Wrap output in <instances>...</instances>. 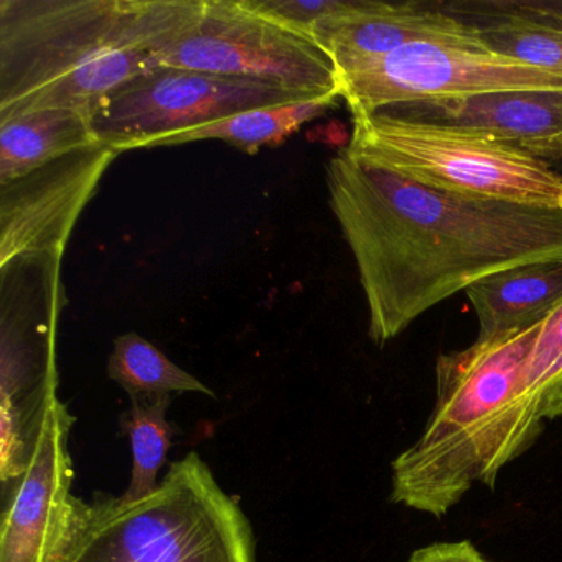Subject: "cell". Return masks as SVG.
I'll list each match as a JSON object with an SVG mask.
<instances>
[{
    "instance_id": "obj_15",
    "label": "cell",
    "mask_w": 562,
    "mask_h": 562,
    "mask_svg": "<svg viewBox=\"0 0 562 562\" xmlns=\"http://www.w3.org/2000/svg\"><path fill=\"white\" fill-rule=\"evenodd\" d=\"M479 340L542 321L562 301V259L532 262L470 285Z\"/></svg>"
},
{
    "instance_id": "obj_14",
    "label": "cell",
    "mask_w": 562,
    "mask_h": 562,
    "mask_svg": "<svg viewBox=\"0 0 562 562\" xmlns=\"http://www.w3.org/2000/svg\"><path fill=\"white\" fill-rule=\"evenodd\" d=\"M452 9L459 19H482L469 24L490 50L562 77V5L485 2Z\"/></svg>"
},
{
    "instance_id": "obj_6",
    "label": "cell",
    "mask_w": 562,
    "mask_h": 562,
    "mask_svg": "<svg viewBox=\"0 0 562 562\" xmlns=\"http://www.w3.org/2000/svg\"><path fill=\"white\" fill-rule=\"evenodd\" d=\"M58 255L0 266V475L18 479L45 413L58 400V317L67 304Z\"/></svg>"
},
{
    "instance_id": "obj_22",
    "label": "cell",
    "mask_w": 562,
    "mask_h": 562,
    "mask_svg": "<svg viewBox=\"0 0 562 562\" xmlns=\"http://www.w3.org/2000/svg\"><path fill=\"white\" fill-rule=\"evenodd\" d=\"M406 562H495L486 559L469 539L432 542L416 549Z\"/></svg>"
},
{
    "instance_id": "obj_12",
    "label": "cell",
    "mask_w": 562,
    "mask_h": 562,
    "mask_svg": "<svg viewBox=\"0 0 562 562\" xmlns=\"http://www.w3.org/2000/svg\"><path fill=\"white\" fill-rule=\"evenodd\" d=\"M400 120L473 131L544 160H562V93L476 94L384 108Z\"/></svg>"
},
{
    "instance_id": "obj_11",
    "label": "cell",
    "mask_w": 562,
    "mask_h": 562,
    "mask_svg": "<svg viewBox=\"0 0 562 562\" xmlns=\"http://www.w3.org/2000/svg\"><path fill=\"white\" fill-rule=\"evenodd\" d=\"M75 417L60 400L45 413L27 467L11 488L2 515L0 562H55L74 513Z\"/></svg>"
},
{
    "instance_id": "obj_3",
    "label": "cell",
    "mask_w": 562,
    "mask_h": 562,
    "mask_svg": "<svg viewBox=\"0 0 562 562\" xmlns=\"http://www.w3.org/2000/svg\"><path fill=\"white\" fill-rule=\"evenodd\" d=\"M542 321L437 358L436 406L391 463V502L442 518L473 486L495 488L503 467L535 443L519 381Z\"/></svg>"
},
{
    "instance_id": "obj_19",
    "label": "cell",
    "mask_w": 562,
    "mask_h": 562,
    "mask_svg": "<svg viewBox=\"0 0 562 562\" xmlns=\"http://www.w3.org/2000/svg\"><path fill=\"white\" fill-rule=\"evenodd\" d=\"M106 370L108 376L134 397L183 393L213 396V391L206 384L177 367L159 348L136 331H127L114 340Z\"/></svg>"
},
{
    "instance_id": "obj_7",
    "label": "cell",
    "mask_w": 562,
    "mask_h": 562,
    "mask_svg": "<svg viewBox=\"0 0 562 562\" xmlns=\"http://www.w3.org/2000/svg\"><path fill=\"white\" fill-rule=\"evenodd\" d=\"M315 98L265 81L159 67L104 100L90 116L91 130L98 143L117 154L153 149L245 111Z\"/></svg>"
},
{
    "instance_id": "obj_5",
    "label": "cell",
    "mask_w": 562,
    "mask_h": 562,
    "mask_svg": "<svg viewBox=\"0 0 562 562\" xmlns=\"http://www.w3.org/2000/svg\"><path fill=\"white\" fill-rule=\"evenodd\" d=\"M351 117L348 147L397 176L442 192L562 209V173L518 147L380 111Z\"/></svg>"
},
{
    "instance_id": "obj_16",
    "label": "cell",
    "mask_w": 562,
    "mask_h": 562,
    "mask_svg": "<svg viewBox=\"0 0 562 562\" xmlns=\"http://www.w3.org/2000/svg\"><path fill=\"white\" fill-rule=\"evenodd\" d=\"M97 143L90 114L83 111L57 108L4 121L0 123V186Z\"/></svg>"
},
{
    "instance_id": "obj_21",
    "label": "cell",
    "mask_w": 562,
    "mask_h": 562,
    "mask_svg": "<svg viewBox=\"0 0 562 562\" xmlns=\"http://www.w3.org/2000/svg\"><path fill=\"white\" fill-rule=\"evenodd\" d=\"M368 0H243V4L285 27L308 35L317 25L360 11Z\"/></svg>"
},
{
    "instance_id": "obj_9",
    "label": "cell",
    "mask_w": 562,
    "mask_h": 562,
    "mask_svg": "<svg viewBox=\"0 0 562 562\" xmlns=\"http://www.w3.org/2000/svg\"><path fill=\"white\" fill-rule=\"evenodd\" d=\"M515 91L562 93V77L496 54L483 42L442 41L406 45L340 77V98L351 116L416 101Z\"/></svg>"
},
{
    "instance_id": "obj_4",
    "label": "cell",
    "mask_w": 562,
    "mask_h": 562,
    "mask_svg": "<svg viewBox=\"0 0 562 562\" xmlns=\"http://www.w3.org/2000/svg\"><path fill=\"white\" fill-rule=\"evenodd\" d=\"M55 562H256V541L239 503L192 452L146 498H77Z\"/></svg>"
},
{
    "instance_id": "obj_20",
    "label": "cell",
    "mask_w": 562,
    "mask_h": 562,
    "mask_svg": "<svg viewBox=\"0 0 562 562\" xmlns=\"http://www.w3.org/2000/svg\"><path fill=\"white\" fill-rule=\"evenodd\" d=\"M123 417V427L133 450V472L124 499L137 502L156 492L159 472L166 465L176 427L167 420L172 396L134 397Z\"/></svg>"
},
{
    "instance_id": "obj_17",
    "label": "cell",
    "mask_w": 562,
    "mask_h": 562,
    "mask_svg": "<svg viewBox=\"0 0 562 562\" xmlns=\"http://www.w3.org/2000/svg\"><path fill=\"white\" fill-rule=\"evenodd\" d=\"M337 98H315L245 111L218 123L160 140L154 147L186 146L196 140L216 139L243 153L256 154L262 147L279 146L308 121L324 116L334 106Z\"/></svg>"
},
{
    "instance_id": "obj_8",
    "label": "cell",
    "mask_w": 562,
    "mask_h": 562,
    "mask_svg": "<svg viewBox=\"0 0 562 562\" xmlns=\"http://www.w3.org/2000/svg\"><path fill=\"white\" fill-rule=\"evenodd\" d=\"M160 67L340 98V78L327 52L308 35L246 8L243 0H205L196 24L164 54Z\"/></svg>"
},
{
    "instance_id": "obj_1",
    "label": "cell",
    "mask_w": 562,
    "mask_h": 562,
    "mask_svg": "<svg viewBox=\"0 0 562 562\" xmlns=\"http://www.w3.org/2000/svg\"><path fill=\"white\" fill-rule=\"evenodd\" d=\"M327 189L376 345L482 279L562 259V209L430 189L348 146L328 162Z\"/></svg>"
},
{
    "instance_id": "obj_10",
    "label": "cell",
    "mask_w": 562,
    "mask_h": 562,
    "mask_svg": "<svg viewBox=\"0 0 562 562\" xmlns=\"http://www.w3.org/2000/svg\"><path fill=\"white\" fill-rule=\"evenodd\" d=\"M116 150L91 144L0 186V266L21 256L65 255L81 212Z\"/></svg>"
},
{
    "instance_id": "obj_2",
    "label": "cell",
    "mask_w": 562,
    "mask_h": 562,
    "mask_svg": "<svg viewBox=\"0 0 562 562\" xmlns=\"http://www.w3.org/2000/svg\"><path fill=\"white\" fill-rule=\"evenodd\" d=\"M205 0H0V123L42 110L93 114L157 70Z\"/></svg>"
},
{
    "instance_id": "obj_18",
    "label": "cell",
    "mask_w": 562,
    "mask_h": 562,
    "mask_svg": "<svg viewBox=\"0 0 562 562\" xmlns=\"http://www.w3.org/2000/svg\"><path fill=\"white\" fill-rule=\"evenodd\" d=\"M519 409L532 442L562 417V301L546 315L519 381Z\"/></svg>"
},
{
    "instance_id": "obj_13",
    "label": "cell",
    "mask_w": 562,
    "mask_h": 562,
    "mask_svg": "<svg viewBox=\"0 0 562 562\" xmlns=\"http://www.w3.org/2000/svg\"><path fill=\"white\" fill-rule=\"evenodd\" d=\"M311 38L334 60L338 78L416 42H482L472 24L450 12L374 0H368L360 11L317 25L311 32Z\"/></svg>"
}]
</instances>
